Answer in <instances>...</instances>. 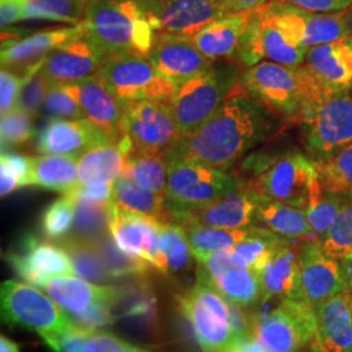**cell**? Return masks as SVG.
<instances>
[{
  "mask_svg": "<svg viewBox=\"0 0 352 352\" xmlns=\"http://www.w3.org/2000/svg\"><path fill=\"white\" fill-rule=\"evenodd\" d=\"M350 93H351V94H352V89H351V91H350Z\"/></svg>",
  "mask_w": 352,
  "mask_h": 352,
  "instance_id": "62",
  "label": "cell"
},
{
  "mask_svg": "<svg viewBox=\"0 0 352 352\" xmlns=\"http://www.w3.org/2000/svg\"><path fill=\"white\" fill-rule=\"evenodd\" d=\"M148 58L160 75L176 85L213 65L212 60L197 50L190 38L171 33H155Z\"/></svg>",
  "mask_w": 352,
  "mask_h": 352,
  "instance_id": "20",
  "label": "cell"
},
{
  "mask_svg": "<svg viewBox=\"0 0 352 352\" xmlns=\"http://www.w3.org/2000/svg\"><path fill=\"white\" fill-rule=\"evenodd\" d=\"M106 58L84 34L58 49L43 59L41 72L50 84H76L98 75Z\"/></svg>",
  "mask_w": 352,
  "mask_h": 352,
  "instance_id": "21",
  "label": "cell"
},
{
  "mask_svg": "<svg viewBox=\"0 0 352 352\" xmlns=\"http://www.w3.org/2000/svg\"><path fill=\"white\" fill-rule=\"evenodd\" d=\"M349 289L340 263L327 254L318 240L300 244L299 277L295 296L314 308Z\"/></svg>",
  "mask_w": 352,
  "mask_h": 352,
  "instance_id": "13",
  "label": "cell"
},
{
  "mask_svg": "<svg viewBox=\"0 0 352 352\" xmlns=\"http://www.w3.org/2000/svg\"><path fill=\"white\" fill-rule=\"evenodd\" d=\"M90 0H26L25 20H47L78 25Z\"/></svg>",
  "mask_w": 352,
  "mask_h": 352,
  "instance_id": "41",
  "label": "cell"
},
{
  "mask_svg": "<svg viewBox=\"0 0 352 352\" xmlns=\"http://www.w3.org/2000/svg\"><path fill=\"white\" fill-rule=\"evenodd\" d=\"M228 352H269L253 334L236 338Z\"/></svg>",
  "mask_w": 352,
  "mask_h": 352,
  "instance_id": "58",
  "label": "cell"
},
{
  "mask_svg": "<svg viewBox=\"0 0 352 352\" xmlns=\"http://www.w3.org/2000/svg\"><path fill=\"white\" fill-rule=\"evenodd\" d=\"M279 115L236 82L213 116L166 151L227 171L250 151L277 135Z\"/></svg>",
  "mask_w": 352,
  "mask_h": 352,
  "instance_id": "1",
  "label": "cell"
},
{
  "mask_svg": "<svg viewBox=\"0 0 352 352\" xmlns=\"http://www.w3.org/2000/svg\"><path fill=\"white\" fill-rule=\"evenodd\" d=\"M42 289L69 316L84 314L100 307L115 308L123 295L122 287L100 286L78 276L52 278Z\"/></svg>",
  "mask_w": 352,
  "mask_h": 352,
  "instance_id": "23",
  "label": "cell"
},
{
  "mask_svg": "<svg viewBox=\"0 0 352 352\" xmlns=\"http://www.w3.org/2000/svg\"><path fill=\"white\" fill-rule=\"evenodd\" d=\"M123 132L132 151L164 154L180 139L167 101H135L124 104Z\"/></svg>",
  "mask_w": 352,
  "mask_h": 352,
  "instance_id": "12",
  "label": "cell"
},
{
  "mask_svg": "<svg viewBox=\"0 0 352 352\" xmlns=\"http://www.w3.org/2000/svg\"><path fill=\"white\" fill-rule=\"evenodd\" d=\"M82 34L84 28L78 24L49 29L38 32L30 37L23 38L11 46L1 49V68L11 69L13 72H23V75H25L29 69L43 60L51 51Z\"/></svg>",
  "mask_w": 352,
  "mask_h": 352,
  "instance_id": "27",
  "label": "cell"
},
{
  "mask_svg": "<svg viewBox=\"0 0 352 352\" xmlns=\"http://www.w3.org/2000/svg\"><path fill=\"white\" fill-rule=\"evenodd\" d=\"M254 226L264 228L282 239L317 240L304 208L265 197L257 210Z\"/></svg>",
  "mask_w": 352,
  "mask_h": 352,
  "instance_id": "32",
  "label": "cell"
},
{
  "mask_svg": "<svg viewBox=\"0 0 352 352\" xmlns=\"http://www.w3.org/2000/svg\"><path fill=\"white\" fill-rule=\"evenodd\" d=\"M253 336L269 352H296L316 340L315 308L298 299H282L276 309L253 317Z\"/></svg>",
  "mask_w": 352,
  "mask_h": 352,
  "instance_id": "11",
  "label": "cell"
},
{
  "mask_svg": "<svg viewBox=\"0 0 352 352\" xmlns=\"http://www.w3.org/2000/svg\"><path fill=\"white\" fill-rule=\"evenodd\" d=\"M197 264V279L210 285L228 300L244 308L261 302L260 276L250 267L238 264L230 250L214 252Z\"/></svg>",
  "mask_w": 352,
  "mask_h": 352,
  "instance_id": "15",
  "label": "cell"
},
{
  "mask_svg": "<svg viewBox=\"0 0 352 352\" xmlns=\"http://www.w3.org/2000/svg\"><path fill=\"white\" fill-rule=\"evenodd\" d=\"M36 129L33 126V116L23 110L14 109L11 113L1 115L0 122V141L1 148L23 145L34 138Z\"/></svg>",
  "mask_w": 352,
  "mask_h": 352,
  "instance_id": "49",
  "label": "cell"
},
{
  "mask_svg": "<svg viewBox=\"0 0 352 352\" xmlns=\"http://www.w3.org/2000/svg\"><path fill=\"white\" fill-rule=\"evenodd\" d=\"M160 248L166 265V276L187 272L193 254L186 230L173 221H162L160 231Z\"/></svg>",
  "mask_w": 352,
  "mask_h": 352,
  "instance_id": "40",
  "label": "cell"
},
{
  "mask_svg": "<svg viewBox=\"0 0 352 352\" xmlns=\"http://www.w3.org/2000/svg\"><path fill=\"white\" fill-rule=\"evenodd\" d=\"M75 200H88V201L110 202L113 201V184H91L82 186L78 184L72 192L68 193Z\"/></svg>",
  "mask_w": 352,
  "mask_h": 352,
  "instance_id": "54",
  "label": "cell"
},
{
  "mask_svg": "<svg viewBox=\"0 0 352 352\" xmlns=\"http://www.w3.org/2000/svg\"><path fill=\"white\" fill-rule=\"evenodd\" d=\"M344 14H346V20H347V25H349V29H350V32H351L352 36V3L351 6L344 11Z\"/></svg>",
  "mask_w": 352,
  "mask_h": 352,
  "instance_id": "61",
  "label": "cell"
},
{
  "mask_svg": "<svg viewBox=\"0 0 352 352\" xmlns=\"http://www.w3.org/2000/svg\"><path fill=\"white\" fill-rule=\"evenodd\" d=\"M25 81V76L16 75L11 69L1 68L0 71V113H11L16 106Z\"/></svg>",
  "mask_w": 352,
  "mask_h": 352,
  "instance_id": "51",
  "label": "cell"
},
{
  "mask_svg": "<svg viewBox=\"0 0 352 352\" xmlns=\"http://www.w3.org/2000/svg\"><path fill=\"white\" fill-rule=\"evenodd\" d=\"M267 3L289 28L294 37L308 50L337 39L351 37L344 11L314 12L280 0H270Z\"/></svg>",
  "mask_w": 352,
  "mask_h": 352,
  "instance_id": "18",
  "label": "cell"
},
{
  "mask_svg": "<svg viewBox=\"0 0 352 352\" xmlns=\"http://www.w3.org/2000/svg\"><path fill=\"white\" fill-rule=\"evenodd\" d=\"M250 12L231 13L215 20L190 38L193 45L212 62L235 56Z\"/></svg>",
  "mask_w": 352,
  "mask_h": 352,
  "instance_id": "31",
  "label": "cell"
},
{
  "mask_svg": "<svg viewBox=\"0 0 352 352\" xmlns=\"http://www.w3.org/2000/svg\"><path fill=\"white\" fill-rule=\"evenodd\" d=\"M101 253L102 258L107 266L109 272L115 279L124 277H142L146 274L151 265L146 261L128 254L115 243L110 232L93 240Z\"/></svg>",
  "mask_w": 352,
  "mask_h": 352,
  "instance_id": "43",
  "label": "cell"
},
{
  "mask_svg": "<svg viewBox=\"0 0 352 352\" xmlns=\"http://www.w3.org/2000/svg\"><path fill=\"white\" fill-rule=\"evenodd\" d=\"M157 33L192 38L215 20L231 14L219 0H140Z\"/></svg>",
  "mask_w": 352,
  "mask_h": 352,
  "instance_id": "14",
  "label": "cell"
},
{
  "mask_svg": "<svg viewBox=\"0 0 352 352\" xmlns=\"http://www.w3.org/2000/svg\"><path fill=\"white\" fill-rule=\"evenodd\" d=\"M186 230L189 247L195 260L200 263L214 252L227 251L234 248L239 241L245 239L251 234L252 227L248 228H218V227L201 226L195 223H179Z\"/></svg>",
  "mask_w": 352,
  "mask_h": 352,
  "instance_id": "34",
  "label": "cell"
},
{
  "mask_svg": "<svg viewBox=\"0 0 352 352\" xmlns=\"http://www.w3.org/2000/svg\"><path fill=\"white\" fill-rule=\"evenodd\" d=\"M204 352H228L236 340L227 299L210 285L197 283L177 298Z\"/></svg>",
  "mask_w": 352,
  "mask_h": 352,
  "instance_id": "9",
  "label": "cell"
},
{
  "mask_svg": "<svg viewBox=\"0 0 352 352\" xmlns=\"http://www.w3.org/2000/svg\"><path fill=\"white\" fill-rule=\"evenodd\" d=\"M286 241L264 228L252 226L251 234L230 250L232 258L238 264L247 266L258 276L265 265L273 257L279 245Z\"/></svg>",
  "mask_w": 352,
  "mask_h": 352,
  "instance_id": "37",
  "label": "cell"
},
{
  "mask_svg": "<svg viewBox=\"0 0 352 352\" xmlns=\"http://www.w3.org/2000/svg\"><path fill=\"white\" fill-rule=\"evenodd\" d=\"M304 145L321 164L352 144V94L331 93L302 116Z\"/></svg>",
  "mask_w": 352,
  "mask_h": 352,
  "instance_id": "10",
  "label": "cell"
},
{
  "mask_svg": "<svg viewBox=\"0 0 352 352\" xmlns=\"http://www.w3.org/2000/svg\"><path fill=\"white\" fill-rule=\"evenodd\" d=\"M318 352H352V289L315 307Z\"/></svg>",
  "mask_w": 352,
  "mask_h": 352,
  "instance_id": "25",
  "label": "cell"
},
{
  "mask_svg": "<svg viewBox=\"0 0 352 352\" xmlns=\"http://www.w3.org/2000/svg\"><path fill=\"white\" fill-rule=\"evenodd\" d=\"M299 254L300 245H295L294 240L283 241L269 263L260 273L263 287V299L266 302L273 298H294L299 277Z\"/></svg>",
  "mask_w": 352,
  "mask_h": 352,
  "instance_id": "30",
  "label": "cell"
},
{
  "mask_svg": "<svg viewBox=\"0 0 352 352\" xmlns=\"http://www.w3.org/2000/svg\"><path fill=\"white\" fill-rule=\"evenodd\" d=\"M78 184V157L55 154L33 157L32 186L68 195Z\"/></svg>",
  "mask_w": 352,
  "mask_h": 352,
  "instance_id": "33",
  "label": "cell"
},
{
  "mask_svg": "<svg viewBox=\"0 0 352 352\" xmlns=\"http://www.w3.org/2000/svg\"><path fill=\"white\" fill-rule=\"evenodd\" d=\"M317 168L327 188L338 193H352V144L325 162L317 164Z\"/></svg>",
  "mask_w": 352,
  "mask_h": 352,
  "instance_id": "45",
  "label": "cell"
},
{
  "mask_svg": "<svg viewBox=\"0 0 352 352\" xmlns=\"http://www.w3.org/2000/svg\"><path fill=\"white\" fill-rule=\"evenodd\" d=\"M122 175L136 182L144 188L164 196L167 187L166 153L146 154L131 151Z\"/></svg>",
  "mask_w": 352,
  "mask_h": 352,
  "instance_id": "39",
  "label": "cell"
},
{
  "mask_svg": "<svg viewBox=\"0 0 352 352\" xmlns=\"http://www.w3.org/2000/svg\"><path fill=\"white\" fill-rule=\"evenodd\" d=\"M113 202L133 213L144 214L164 221V196L144 188L136 182L120 175L113 183Z\"/></svg>",
  "mask_w": 352,
  "mask_h": 352,
  "instance_id": "35",
  "label": "cell"
},
{
  "mask_svg": "<svg viewBox=\"0 0 352 352\" xmlns=\"http://www.w3.org/2000/svg\"><path fill=\"white\" fill-rule=\"evenodd\" d=\"M0 295L3 320L8 325L36 331L49 346L76 327L60 305L30 283L7 280L1 283Z\"/></svg>",
  "mask_w": 352,
  "mask_h": 352,
  "instance_id": "6",
  "label": "cell"
},
{
  "mask_svg": "<svg viewBox=\"0 0 352 352\" xmlns=\"http://www.w3.org/2000/svg\"><path fill=\"white\" fill-rule=\"evenodd\" d=\"M107 140L87 119L51 118L38 135L37 151L41 154L80 157L94 145Z\"/></svg>",
  "mask_w": 352,
  "mask_h": 352,
  "instance_id": "24",
  "label": "cell"
},
{
  "mask_svg": "<svg viewBox=\"0 0 352 352\" xmlns=\"http://www.w3.org/2000/svg\"><path fill=\"white\" fill-rule=\"evenodd\" d=\"M76 214L71 236L80 239L96 240L110 232L111 202L75 200Z\"/></svg>",
  "mask_w": 352,
  "mask_h": 352,
  "instance_id": "42",
  "label": "cell"
},
{
  "mask_svg": "<svg viewBox=\"0 0 352 352\" xmlns=\"http://www.w3.org/2000/svg\"><path fill=\"white\" fill-rule=\"evenodd\" d=\"M26 0H0L1 29L25 20Z\"/></svg>",
  "mask_w": 352,
  "mask_h": 352,
  "instance_id": "56",
  "label": "cell"
},
{
  "mask_svg": "<svg viewBox=\"0 0 352 352\" xmlns=\"http://www.w3.org/2000/svg\"><path fill=\"white\" fill-rule=\"evenodd\" d=\"M42 113L49 118L60 119H85L84 111L74 93L64 84H50L42 103Z\"/></svg>",
  "mask_w": 352,
  "mask_h": 352,
  "instance_id": "48",
  "label": "cell"
},
{
  "mask_svg": "<svg viewBox=\"0 0 352 352\" xmlns=\"http://www.w3.org/2000/svg\"><path fill=\"white\" fill-rule=\"evenodd\" d=\"M327 254L342 260L352 253V199L343 200L340 214L327 234L318 240Z\"/></svg>",
  "mask_w": 352,
  "mask_h": 352,
  "instance_id": "44",
  "label": "cell"
},
{
  "mask_svg": "<svg viewBox=\"0 0 352 352\" xmlns=\"http://www.w3.org/2000/svg\"><path fill=\"white\" fill-rule=\"evenodd\" d=\"M235 84V68L227 65H212L179 84L167 103L180 139L206 123L222 106Z\"/></svg>",
  "mask_w": 352,
  "mask_h": 352,
  "instance_id": "5",
  "label": "cell"
},
{
  "mask_svg": "<svg viewBox=\"0 0 352 352\" xmlns=\"http://www.w3.org/2000/svg\"><path fill=\"white\" fill-rule=\"evenodd\" d=\"M98 76L124 104L135 101H168L177 87L158 74L146 55L140 54L107 58Z\"/></svg>",
  "mask_w": 352,
  "mask_h": 352,
  "instance_id": "8",
  "label": "cell"
},
{
  "mask_svg": "<svg viewBox=\"0 0 352 352\" xmlns=\"http://www.w3.org/2000/svg\"><path fill=\"white\" fill-rule=\"evenodd\" d=\"M343 205L340 193L327 188L320 175L316 177L305 205V214L316 239L320 240L336 222Z\"/></svg>",
  "mask_w": 352,
  "mask_h": 352,
  "instance_id": "36",
  "label": "cell"
},
{
  "mask_svg": "<svg viewBox=\"0 0 352 352\" xmlns=\"http://www.w3.org/2000/svg\"><path fill=\"white\" fill-rule=\"evenodd\" d=\"M93 330L76 325L72 330L59 336L50 344L55 352H84L89 334Z\"/></svg>",
  "mask_w": 352,
  "mask_h": 352,
  "instance_id": "53",
  "label": "cell"
},
{
  "mask_svg": "<svg viewBox=\"0 0 352 352\" xmlns=\"http://www.w3.org/2000/svg\"><path fill=\"white\" fill-rule=\"evenodd\" d=\"M76 201L69 195L52 202L42 215L41 226L49 239H64L75 222Z\"/></svg>",
  "mask_w": 352,
  "mask_h": 352,
  "instance_id": "47",
  "label": "cell"
},
{
  "mask_svg": "<svg viewBox=\"0 0 352 352\" xmlns=\"http://www.w3.org/2000/svg\"><path fill=\"white\" fill-rule=\"evenodd\" d=\"M33 157L13 151H1L0 155V193L7 196L16 189L32 186Z\"/></svg>",
  "mask_w": 352,
  "mask_h": 352,
  "instance_id": "46",
  "label": "cell"
},
{
  "mask_svg": "<svg viewBox=\"0 0 352 352\" xmlns=\"http://www.w3.org/2000/svg\"><path fill=\"white\" fill-rule=\"evenodd\" d=\"M167 187L164 209L167 219L218 201L239 188V177L223 170L183 160L166 153Z\"/></svg>",
  "mask_w": 352,
  "mask_h": 352,
  "instance_id": "4",
  "label": "cell"
},
{
  "mask_svg": "<svg viewBox=\"0 0 352 352\" xmlns=\"http://www.w3.org/2000/svg\"><path fill=\"white\" fill-rule=\"evenodd\" d=\"M161 223L162 221L158 218L129 212L111 202L110 234L119 248L166 274L164 256L160 248Z\"/></svg>",
  "mask_w": 352,
  "mask_h": 352,
  "instance_id": "16",
  "label": "cell"
},
{
  "mask_svg": "<svg viewBox=\"0 0 352 352\" xmlns=\"http://www.w3.org/2000/svg\"><path fill=\"white\" fill-rule=\"evenodd\" d=\"M254 16L261 36L265 58L270 62L300 67L305 62L308 49L302 47L289 32V28L273 11L269 3L254 10Z\"/></svg>",
  "mask_w": 352,
  "mask_h": 352,
  "instance_id": "29",
  "label": "cell"
},
{
  "mask_svg": "<svg viewBox=\"0 0 352 352\" xmlns=\"http://www.w3.org/2000/svg\"><path fill=\"white\" fill-rule=\"evenodd\" d=\"M80 103L85 119L109 140L122 139L124 103L103 84L100 76H91L76 84H64Z\"/></svg>",
  "mask_w": 352,
  "mask_h": 352,
  "instance_id": "22",
  "label": "cell"
},
{
  "mask_svg": "<svg viewBox=\"0 0 352 352\" xmlns=\"http://www.w3.org/2000/svg\"><path fill=\"white\" fill-rule=\"evenodd\" d=\"M62 247L74 263L76 276L94 283H107L115 280L93 240L80 239L68 235L62 239Z\"/></svg>",
  "mask_w": 352,
  "mask_h": 352,
  "instance_id": "38",
  "label": "cell"
},
{
  "mask_svg": "<svg viewBox=\"0 0 352 352\" xmlns=\"http://www.w3.org/2000/svg\"><path fill=\"white\" fill-rule=\"evenodd\" d=\"M340 266L346 278L349 289H352V253L340 260Z\"/></svg>",
  "mask_w": 352,
  "mask_h": 352,
  "instance_id": "59",
  "label": "cell"
},
{
  "mask_svg": "<svg viewBox=\"0 0 352 352\" xmlns=\"http://www.w3.org/2000/svg\"><path fill=\"white\" fill-rule=\"evenodd\" d=\"M267 0H219L230 13L250 12L263 7Z\"/></svg>",
  "mask_w": 352,
  "mask_h": 352,
  "instance_id": "57",
  "label": "cell"
},
{
  "mask_svg": "<svg viewBox=\"0 0 352 352\" xmlns=\"http://www.w3.org/2000/svg\"><path fill=\"white\" fill-rule=\"evenodd\" d=\"M305 63L327 90L333 93L351 91L352 37L309 49Z\"/></svg>",
  "mask_w": 352,
  "mask_h": 352,
  "instance_id": "26",
  "label": "cell"
},
{
  "mask_svg": "<svg viewBox=\"0 0 352 352\" xmlns=\"http://www.w3.org/2000/svg\"><path fill=\"white\" fill-rule=\"evenodd\" d=\"M314 12H343L351 6L352 0H280Z\"/></svg>",
  "mask_w": 352,
  "mask_h": 352,
  "instance_id": "55",
  "label": "cell"
},
{
  "mask_svg": "<svg viewBox=\"0 0 352 352\" xmlns=\"http://www.w3.org/2000/svg\"><path fill=\"white\" fill-rule=\"evenodd\" d=\"M81 25L106 59L122 54L148 56L157 33L140 0H90Z\"/></svg>",
  "mask_w": 352,
  "mask_h": 352,
  "instance_id": "3",
  "label": "cell"
},
{
  "mask_svg": "<svg viewBox=\"0 0 352 352\" xmlns=\"http://www.w3.org/2000/svg\"><path fill=\"white\" fill-rule=\"evenodd\" d=\"M42 63L43 60H41L36 67L29 69L24 75L25 81L16 106V109L25 111L33 118L37 116L38 113L41 111L45 96L50 87L49 80L41 72Z\"/></svg>",
  "mask_w": 352,
  "mask_h": 352,
  "instance_id": "50",
  "label": "cell"
},
{
  "mask_svg": "<svg viewBox=\"0 0 352 352\" xmlns=\"http://www.w3.org/2000/svg\"><path fill=\"white\" fill-rule=\"evenodd\" d=\"M132 149L128 136L94 145L78 157V183L82 186L113 184L123 174Z\"/></svg>",
  "mask_w": 352,
  "mask_h": 352,
  "instance_id": "28",
  "label": "cell"
},
{
  "mask_svg": "<svg viewBox=\"0 0 352 352\" xmlns=\"http://www.w3.org/2000/svg\"><path fill=\"white\" fill-rule=\"evenodd\" d=\"M13 270L28 283L42 287L60 276H76L75 266L63 247L26 236L19 251L7 254Z\"/></svg>",
  "mask_w": 352,
  "mask_h": 352,
  "instance_id": "19",
  "label": "cell"
},
{
  "mask_svg": "<svg viewBox=\"0 0 352 352\" xmlns=\"http://www.w3.org/2000/svg\"><path fill=\"white\" fill-rule=\"evenodd\" d=\"M0 352H21L20 346L13 342L12 340L7 338L6 336L0 337Z\"/></svg>",
  "mask_w": 352,
  "mask_h": 352,
  "instance_id": "60",
  "label": "cell"
},
{
  "mask_svg": "<svg viewBox=\"0 0 352 352\" xmlns=\"http://www.w3.org/2000/svg\"><path fill=\"white\" fill-rule=\"evenodd\" d=\"M245 168L254 180L250 183L263 197L305 208L316 177L317 164L307 155L291 151L276 158H252Z\"/></svg>",
  "mask_w": 352,
  "mask_h": 352,
  "instance_id": "7",
  "label": "cell"
},
{
  "mask_svg": "<svg viewBox=\"0 0 352 352\" xmlns=\"http://www.w3.org/2000/svg\"><path fill=\"white\" fill-rule=\"evenodd\" d=\"M263 200L264 197L250 183L243 182L239 188L226 197L201 209L171 217L167 221L228 230L248 228L254 226L257 210Z\"/></svg>",
  "mask_w": 352,
  "mask_h": 352,
  "instance_id": "17",
  "label": "cell"
},
{
  "mask_svg": "<svg viewBox=\"0 0 352 352\" xmlns=\"http://www.w3.org/2000/svg\"><path fill=\"white\" fill-rule=\"evenodd\" d=\"M84 352H149L139 349L113 333L93 330L89 334Z\"/></svg>",
  "mask_w": 352,
  "mask_h": 352,
  "instance_id": "52",
  "label": "cell"
},
{
  "mask_svg": "<svg viewBox=\"0 0 352 352\" xmlns=\"http://www.w3.org/2000/svg\"><path fill=\"white\" fill-rule=\"evenodd\" d=\"M240 85L267 109L287 119H300L333 91L305 67H289L264 60L247 68Z\"/></svg>",
  "mask_w": 352,
  "mask_h": 352,
  "instance_id": "2",
  "label": "cell"
}]
</instances>
